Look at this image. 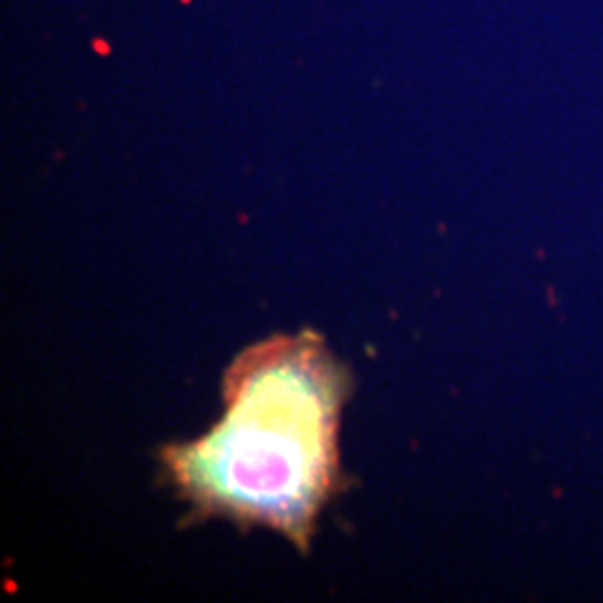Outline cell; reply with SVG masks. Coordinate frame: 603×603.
Returning a JSON list of instances; mask_svg holds the SVG:
<instances>
[{
    "label": "cell",
    "mask_w": 603,
    "mask_h": 603,
    "mask_svg": "<svg viewBox=\"0 0 603 603\" xmlns=\"http://www.w3.org/2000/svg\"><path fill=\"white\" fill-rule=\"evenodd\" d=\"M342 396L344 380L320 342H271L233 369L222 425L172 449L168 463L199 505L304 541L333 483Z\"/></svg>",
    "instance_id": "1"
}]
</instances>
